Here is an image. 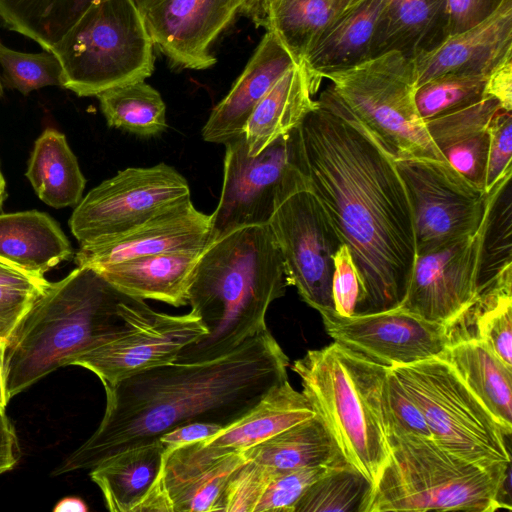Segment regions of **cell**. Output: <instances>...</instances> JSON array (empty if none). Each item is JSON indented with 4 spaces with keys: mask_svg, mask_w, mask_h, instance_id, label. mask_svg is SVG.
<instances>
[{
    "mask_svg": "<svg viewBox=\"0 0 512 512\" xmlns=\"http://www.w3.org/2000/svg\"><path fill=\"white\" fill-rule=\"evenodd\" d=\"M390 369L422 411L436 444L483 467L510 464L507 436L448 362L433 357Z\"/></svg>",
    "mask_w": 512,
    "mask_h": 512,
    "instance_id": "9",
    "label": "cell"
},
{
    "mask_svg": "<svg viewBox=\"0 0 512 512\" xmlns=\"http://www.w3.org/2000/svg\"><path fill=\"white\" fill-rule=\"evenodd\" d=\"M210 231L211 215L197 210L189 197L123 234L80 246L75 263L96 269L161 253L203 251Z\"/></svg>",
    "mask_w": 512,
    "mask_h": 512,
    "instance_id": "18",
    "label": "cell"
},
{
    "mask_svg": "<svg viewBox=\"0 0 512 512\" xmlns=\"http://www.w3.org/2000/svg\"><path fill=\"white\" fill-rule=\"evenodd\" d=\"M0 66L6 86L27 95L46 86H62V67L51 52L24 53L0 42Z\"/></svg>",
    "mask_w": 512,
    "mask_h": 512,
    "instance_id": "39",
    "label": "cell"
},
{
    "mask_svg": "<svg viewBox=\"0 0 512 512\" xmlns=\"http://www.w3.org/2000/svg\"><path fill=\"white\" fill-rule=\"evenodd\" d=\"M91 0H0V20L45 51L65 35Z\"/></svg>",
    "mask_w": 512,
    "mask_h": 512,
    "instance_id": "35",
    "label": "cell"
},
{
    "mask_svg": "<svg viewBox=\"0 0 512 512\" xmlns=\"http://www.w3.org/2000/svg\"><path fill=\"white\" fill-rule=\"evenodd\" d=\"M319 313L334 342L387 368L439 357L449 345L446 324L400 308L349 317L334 310Z\"/></svg>",
    "mask_w": 512,
    "mask_h": 512,
    "instance_id": "15",
    "label": "cell"
},
{
    "mask_svg": "<svg viewBox=\"0 0 512 512\" xmlns=\"http://www.w3.org/2000/svg\"><path fill=\"white\" fill-rule=\"evenodd\" d=\"M317 89L302 62L287 70L258 102L245 124L247 153L258 155L298 127L315 108L313 95Z\"/></svg>",
    "mask_w": 512,
    "mask_h": 512,
    "instance_id": "27",
    "label": "cell"
},
{
    "mask_svg": "<svg viewBox=\"0 0 512 512\" xmlns=\"http://www.w3.org/2000/svg\"><path fill=\"white\" fill-rule=\"evenodd\" d=\"M387 439L389 458L365 512L510 510L501 500L510 464L483 467L419 436Z\"/></svg>",
    "mask_w": 512,
    "mask_h": 512,
    "instance_id": "6",
    "label": "cell"
},
{
    "mask_svg": "<svg viewBox=\"0 0 512 512\" xmlns=\"http://www.w3.org/2000/svg\"><path fill=\"white\" fill-rule=\"evenodd\" d=\"M395 159L446 161L431 140L416 102L412 59L397 51L324 72L321 79Z\"/></svg>",
    "mask_w": 512,
    "mask_h": 512,
    "instance_id": "8",
    "label": "cell"
},
{
    "mask_svg": "<svg viewBox=\"0 0 512 512\" xmlns=\"http://www.w3.org/2000/svg\"><path fill=\"white\" fill-rule=\"evenodd\" d=\"M484 95L496 99L504 110L512 112V53L488 73Z\"/></svg>",
    "mask_w": 512,
    "mask_h": 512,
    "instance_id": "47",
    "label": "cell"
},
{
    "mask_svg": "<svg viewBox=\"0 0 512 512\" xmlns=\"http://www.w3.org/2000/svg\"><path fill=\"white\" fill-rule=\"evenodd\" d=\"M108 126L139 137H154L166 127V105L144 80L111 87L97 95Z\"/></svg>",
    "mask_w": 512,
    "mask_h": 512,
    "instance_id": "36",
    "label": "cell"
},
{
    "mask_svg": "<svg viewBox=\"0 0 512 512\" xmlns=\"http://www.w3.org/2000/svg\"><path fill=\"white\" fill-rule=\"evenodd\" d=\"M268 226L281 253L288 284L318 312L334 310V257L342 243L308 179L280 203Z\"/></svg>",
    "mask_w": 512,
    "mask_h": 512,
    "instance_id": "13",
    "label": "cell"
},
{
    "mask_svg": "<svg viewBox=\"0 0 512 512\" xmlns=\"http://www.w3.org/2000/svg\"><path fill=\"white\" fill-rule=\"evenodd\" d=\"M505 174L489 192L486 214L478 230L468 237L416 255L403 311L430 322L448 324L475 298L481 285L485 239L493 208L511 181Z\"/></svg>",
    "mask_w": 512,
    "mask_h": 512,
    "instance_id": "14",
    "label": "cell"
},
{
    "mask_svg": "<svg viewBox=\"0 0 512 512\" xmlns=\"http://www.w3.org/2000/svg\"><path fill=\"white\" fill-rule=\"evenodd\" d=\"M6 342H0V413H5L9 398L5 385L4 360Z\"/></svg>",
    "mask_w": 512,
    "mask_h": 512,
    "instance_id": "49",
    "label": "cell"
},
{
    "mask_svg": "<svg viewBox=\"0 0 512 512\" xmlns=\"http://www.w3.org/2000/svg\"><path fill=\"white\" fill-rule=\"evenodd\" d=\"M154 47L133 0H91L51 53L62 67V87L88 97L149 77Z\"/></svg>",
    "mask_w": 512,
    "mask_h": 512,
    "instance_id": "7",
    "label": "cell"
},
{
    "mask_svg": "<svg viewBox=\"0 0 512 512\" xmlns=\"http://www.w3.org/2000/svg\"><path fill=\"white\" fill-rule=\"evenodd\" d=\"M512 53V0L476 25L447 35L412 59L416 88L446 73H488Z\"/></svg>",
    "mask_w": 512,
    "mask_h": 512,
    "instance_id": "19",
    "label": "cell"
},
{
    "mask_svg": "<svg viewBox=\"0 0 512 512\" xmlns=\"http://www.w3.org/2000/svg\"><path fill=\"white\" fill-rule=\"evenodd\" d=\"M223 426L209 422H190L176 426L170 431L162 434L158 439L161 441L166 454L182 446L201 442L219 432Z\"/></svg>",
    "mask_w": 512,
    "mask_h": 512,
    "instance_id": "46",
    "label": "cell"
},
{
    "mask_svg": "<svg viewBox=\"0 0 512 512\" xmlns=\"http://www.w3.org/2000/svg\"><path fill=\"white\" fill-rule=\"evenodd\" d=\"M383 405L388 435H414L432 439L424 415L397 376L388 368Z\"/></svg>",
    "mask_w": 512,
    "mask_h": 512,
    "instance_id": "40",
    "label": "cell"
},
{
    "mask_svg": "<svg viewBox=\"0 0 512 512\" xmlns=\"http://www.w3.org/2000/svg\"><path fill=\"white\" fill-rule=\"evenodd\" d=\"M360 1H362V0H335L338 15L341 14L343 11L347 10L348 8L354 6L355 4H357Z\"/></svg>",
    "mask_w": 512,
    "mask_h": 512,
    "instance_id": "51",
    "label": "cell"
},
{
    "mask_svg": "<svg viewBox=\"0 0 512 512\" xmlns=\"http://www.w3.org/2000/svg\"><path fill=\"white\" fill-rule=\"evenodd\" d=\"M489 149L485 178V190L492 187L508 172L512 171V113L500 109L489 126Z\"/></svg>",
    "mask_w": 512,
    "mask_h": 512,
    "instance_id": "43",
    "label": "cell"
},
{
    "mask_svg": "<svg viewBox=\"0 0 512 512\" xmlns=\"http://www.w3.org/2000/svg\"><path fill=\"white\" fill-rule=\"evenodd\" d=\"M274 477L262 465L248 460L228 483L224 498V512H254Z\"/></svg>",
    "mask_w": 512,
    "mask_h": 512,
    "instance_id": "42",
    "label": "cell"
},
{
    "mask_svg": "<svg viewBox=\"0 0 512 512\" xmlns=\"http://www.w3.org/2000/svg\"><path fill=\"white\" fill-rule=\"evenodd\" d=\"M446 326L449 344L480 341L512 367V262L485 280L472 302Z\"/></svg>",
    "mask_w": 512,
    "mask_h": 512,
    "instance_id": "26",
    "label": "cell"
},
{
    "mask_svg": "<svg viewBox=\"0 0 512 512\" xmlns=\"http://www.w3.org/2000/svg\"><path fill=\"white\" fill-rule=\"evenodd\" d=\"M363 290L358 271L346 245L341 244L334 257L332 300L334 311L344 317L355 315Z\"/></svg>",
    "mask_w": 512,
    "mask_h": 512,
    "instance_id": "44",
    "label": "cell"
},
{
    "mask_svg": "<svg viewBox=\"0 0 512 512\" xmlns=\"http://www.w3.org/2000/svg\"><path fill=\"white\" fill-rule=\"evenodd\" d=\"M395 161L411 205L417 254L438 249L478 230L488 208L489 192L447 161Z\"/></svg>",
    "mask_w": 512,
    "mask_h": 512,
    "instance_id": "12",
    "label": "cell"
},
{
    "mask_svg": "<svg viewBox=\"0 0 512 512\" xmlns=\"http://www.w3.org/2000/svg\"><path fill=\"white\" fill-rule=\"evenodd\" d=\"M288 365L267 327L213 360L175 361L104 386L106 407L98 428L53 474L92 469L182 424L201 421L225 427L288 380Z\"/></svg>",
    "mask_w": 512,
    "mask_h": 512,
    "instance_id": "2",
    "label": "cell"
},
{
    "mask_svg": "<svg viewBox=\"0 0 512 512\" xmlns=\"http://www.w3.org/2000/svg\"><path fill=\"white\" fill-rule=\"evenodd\" d=\"M141 13L145 12L161 0H133Z\"/></svg>",
    "mask_w": 512,
    "mask_h": 512,
    "instance_id": "52",
    "label": "cell"
},
{
    "mask_svg": "<svg viewBox=\"0 0 512 512\" xmlns=\"http://www.w3.org/2000/svg\"><path fill=\"white\" fill-rule=\"evenodd\" d=\"M251 0H161L143 12L154 46L176 67L213 66L211 47Z\"/></svg>",
    "mask_w": 512,
    "mask_h": 512,
    "instance_id": "16",
    "label": "cell"
},
{
    "mask_svg": "<svg viewBox=\"0 0 512 512\" xmlns=\"http://www.w3.org/2000/svg\"><path fill=\"white\" fill-rule=\"evenodd\" d=\"M19 446L15 430L5 413H0V475L18 462Z\"/></svg>",
    "mask_w": 512,
    "mask_h": 512,
    "instance_id": "48",
    "label": "cell"
},
{
    "mask_svg": "<svg viewBox=\"0 0 512 512\" xmlns=\"http://www.w3.org/2000/svg\"><path fill=\"white\" fill-rule=\"evenodd\" d=\"M223 184L211 215L209 244L246 226L268 225L280 203L307 181L300 159L298 127L256 156L244 135L225 144Z\"/></svg>",
    "mask_w": 512,
    "mask_h": 512,
    "instance_id": "10",
    "label": "cell"
},
{
    "mask_svg": "<svg viewBox=\"0 0 512 512\" xmlns=\"http://www.w3.org/2000/svg\"><path fill=\"white\" fill-rule=\"evenodd\" d=\"M295 58L270 31H266L228 94L213 108L202 128L206 142L226 144L244 135L255 106L291 67Z\"/></svg>",
    "mask_w": 512,
    "mask_h": 512,
    "instance_id": "21",
    "label": "cell"
},
{
    "mask_svg": "<svg viewBox=\"0 0 512 512\" xmlns=\"http://www.w3.org/2000/svg\"><path fill=\"white\" fill-rule=\"evenodd\" d=\"M298 134L309 186L359 274L363 296L355 315L398 308L417 253L411 205L395 158L331 86Z\"/></svg>",
    "mask_w": 512,
    "mask_h": 512,
    "instance_id": "1",
    "label": "cell"
},
{
    "mask_svg": "<svg viewBox=\"0 0 512 512\" xmlns=\"http://www.w3.org/2000/svg\"><path fill=\"white\" fill-rule=\"evenodd\" d=\"M487 75L446 73L416 88L415 102L425 121L483 98Z\"/></svg>",
    "mask_w": 512,
    "mask_h": 512,
    "instance_id": "38",
    "label": "cell"
},
{
    "mask_svg": "<svg viewBox=\"0 0 512 512\" xmlns=\"http://www.w3.org/2000/svg\"><path fill=\"white\" fill-rule=\"evenodd\" d=\"M288 281L268 225L236 229L210 243L195 267L188 304L207 330L184 348L178 362L225 355L267 328L270 304L284 296Z\"/></svg>",
    "mask_w": 512,
    "mask_h": 512,
    "instance_id": "4",
    "label": "cell"
},
{
    "mask_svg": "<svg viewBox=\"0 0 512 512\" xmlns=\"http://www.w3.org/2000/svg\"><path fill=\"white\" fill-rule=\"evenodd\" d=\"M503 0H446V36L466 30L489 16Z\"/></svg>",
    "mask_w": 512,
    "mask_h": 512,
    "instance_id": "45",
    "label": "cell"
},
{
    "mask_svg": "<svg viewBox=\"0 0 512 512\" xmlns=\"http://www.w3.org/2000/svg\"><path fill=\"white\" fill-rule=\"evenodd\" d=\"M342 464L306 467L275 476L254 512H294L307 489L330 469Z\"/></svg>",
    "mask_w": 512,
    "mask_h": 512,
    "instance_id": "41",
    "label": "cell"
},
{
    "mask_svg": "<svg viewBox=\"0 0 512 512\" xmlns=\"http://www.w3.org/2000/svg\"><path fill=\"white\" fill-rule=\"evenodd\" d=\"M251 6L255 23L272 32L299 63L338 15L335 0H251Z\"/></svg>",
    "mask_w": 512,
    "mask_h": 512,
    "instance_id": "34",
    "label": "cell"
},
{
    "mask_svg": "<svg viewBox=\"0 0 512 512\" xmlns=\"http://www.w3.org/2000/svg\"><path fill=\"white\" fill-rule=\"evenodd\" d=\"M189 197V184L175 168L130 167L89 191L69 226L84 246L123 234Z\"/></svg>",
    "mask_w": 512,
    "mask_h": 512,
    "instance_id": "11",
    "label": "cell"
},
{
    "mask_svg": "<svg viewBox=\"0 0 512 512\" xmlns=\"http://www.w3.org/2000/svg\"><path fill=\"white\" fill-rule=\"evenodd\" d=\"M6 193H5V180L2 175L1 169H0V211L2 208L3 201L5 199Z\"/></svg>",
    "mask_w": 512,
    "mask_h": 512,
    "instance_id": "53",
    "label": "cell"
},
{
    "mask_svg": "<svg viewBox=\"0 0 512 512\" xmlns=\"http://www.w3.org/2000/svg\"><path fill=\"white\" fill-rule=\"evenodd\" d=\"M160 312L89 267L49 283L6 341L8 398L79 355L151 325Z\"/></svg>",
    "mask_w": 512,
    "mask_h": 512,
    "instance_id": "3",
    "label": "cell"
},
{
    "mask_svg": "<svg viewBox=\"0 0 512 512\" xmlns=\"http://www.w3.org/2000/svg\"><path fill=\"white\" fill-rule=\"evenodd\" d=\"M371 492L369 480L346 462L317 479L294 512H365Z\"/></svg>",
    "mask_w": 512,
    "mask_h": 512,
    "instance_id": "37",
    "label": "cell"
},
{
    "mask_svg": "<svg viewBox=\"0 0 512 512\" xmlns=\"http://www.w3.org/2000/svg\"><path fill=\"white\" fill-rule=\"evenodd\" d=\"M26 177L38 197L53 208L77 206L86 184L65 135L53 128L35 141Z\"/></svg>",
    "mask_w": 512,
    "mask_h": 512,
    "instance_id": "33",
    "label": "cell"
},
{
    "mask_svg": "<svg viewBox=\"0 0 512 512\" xmlns=\"http://www.w3.org/2000/svg\"><path fill=\"white\" fill-rule=\"evenodd\" d=\"M247 461L245 452L207 458L182 446L167 453L163 484L171 512H224L228 483Z\"/></svg>",
    "mask_w": 512,
    "mask_h": 512,
    "instance_id": "23",
    "label": "cell"
},
{
    "mask_svg": "<svg viewBox=\"0 0 512 512\" xmlns=\"http://www.w3.org/2000/svg\"><path fill=\"white\" fill-rule=\"evenodd\" d=\"M315 415L306 396L286 380L272 387L252 409L215 435L185 447L194 455L207 458L244 452Z\"/></svg>",
    "mask_w": 512,
    "mask_h": 512,
    "instance_id": "22",
    "label": "cell"
},
{
    "mask_svg": "<svg viewBox=\"0 0 512 512\" xmlns=\"http://www.w3.org/2000/svg\"><path fill=\"white\" fill-rule=\"evenodd\" d=\"M3 94V88H2V83H1V78H0V96Z\"/></svg>",
    "mask_w": 512,
    "mask_h": 512,
    "instance_id": "54",
    "label": "cell"
},
{
    "mask_svg": "<svg viewBox=\"0 0 512 512\" xmlns=\"http://www.w3.org/2000/svg\"><path fill=\"white\" fill-rule=\"evenodd\" d=\"M73 253L59 225L37 210L0 214V258L43 276Z\"/></svg>",
    "mask_w": 512,
    "mask_h": 512,
    "instance_id": "29",
    "label": "cell"
},
{
    "mask_svg": "<svg viewBox=\"0 0 512 512\" xmlns=\"http://www.w3.org/2000/svg\"><path fill=\"white\" fill-rule=\"evenodd\" d=\"M446 0H389L378 20L370 57L397 51L413 58L446 37Z\"/></svg>",
    "mask_w": 512,
    "mask_h": 512,
    "instance_id": "30",
    "label": "cell"
},
{
    "mask_svg": "<svg viewBox=\"0 0 512 512\" xmlns=\"http://www.w3.org/2000/svg\"><path fill=\"white\" fill-rule=\"evenodd\" d=\"M292 370L345 460L373 489L389 458L383 405L388 368L333 342L307 351Z\"/></svg>",
    "mask_w": 512,
    "mask_h": 512,
    "instance_id": "5",
    "label": "cell"
},
{
    "mask_svg": "<svg viewBox=\"0 0 512 512\" xmlns=\"http://www.w3.org/2000/svg\"><path fill=\"white\" fill-rule=\"evenodd\" d=\"M192 311L182 315L159 314L149 326L109 341L77 356L71 365L82 366L114 385L138 373L173 363L180 352L206 335Z\"/></svg>",
    "mask_w": 512,
    "mask_h": 512,
    "instance_id": "17",
    "label": "cell"
},
{
    "mask_svg": "<svg viewBox=\"0 0 512 512\" xmlns=\"http://www.w3.org/2000/svg\"><path fill=\"white\" fill-rule=\"evenodd\" d=\"M244 452L248 460L262 465L274 476L347 462L317 414Z\"/></svg>",
    "mask_w": 512,
    "mask_h": 512,
    "instance_id": "32",
    "label": "cell"
},
{
    "mask_svg": "<svg viewBox=\"0 0 512 512\" xmlns=\"http://www.w3.org/2000/svg\"><path fill=\"white\" fill-rule=\"evenodd\" d=\"M203 251L168 252L94 269L118 291L174 307L188 304V292Z\"/></svg>",
    "mask_w": 512,
    "mask_h": 512,
    "instance_id": "25",
    "label": "cell"
},
{
    "mask_svg": "<svg viewBox=\"0 0 512 512\" xmlns=\"http://www.w3.org/2000/svg\"><path fill=\"white\" fill-rule=\"evenodd\" d=\"M166 459L159 439L112 455L90 469L111 512H171L163 484Z\"/></svg>",
    "mask_w": 512,
    "mask_h": 512,
    "instance_id": "20",
    "label": "cell"
},
{
    "mask_svg": "<svg viewBox=\"0 0 512 512\" xmlns=\"http://www.w3.org/2000/svg\"><path fill=\"white\" fill-rule=\"evenodd\" d=\"M439 358L448 362L502 429L512 432V367L485 344L465 340L449 344Z\"/></svg>",
    "mask_w": 512,
    "mask_h": 512,
    "instance_id": "31",
    "label": "cell"
},
{
    "mask_svg": "<svg viewBox=\"0 0 512 512\" xmlns=\"http://www.w3.org/2000/svg\"><path fill=\"white\" fill-rule=\"evenodd\" d=\"M501 108L496 99L484 96L425 120L427 132L445 160L483 190L489 149L488 126Z\"/></svg>",
    "mask_w": 512,
    "mask_h": 512,
    "instance_id": "24",
    "label": "cell"
},
{
    "mask_svg": "<svg viewBox=\"0 0 512 512\" xmlns=\"http://www.w3.org/2000/svg\"><path fill=\"white\" fill-rule=\"evenodd\" d=\"M389 0H362L339 14L304 57L313 83L321 75L370 58L375 29Z\"/></svg>",
    "mask_w": 512,
    "mask_h": 512,
    "instance_id": "28",
    "label": "cell"
},
{
    "mask_svg": "<svg viewBox=\"0 0 512 512\" xmlns=\"http://www.w3.org/2000/svg\"><path fill=\"white\" fill-rule=\"evenodd\" d=\"M55 512H65V511H76V512H85L88 510L87 505L84 501L76 497H68L62 499L60 502L56 504L53 509Z\"/></svg>",
    "mask_w": 512,
    "mask_h": 512,
    "instance_id": "50",
    "label": "cell"
}]
</instances>
